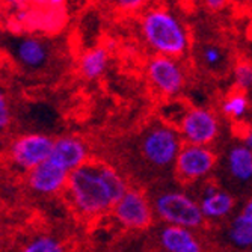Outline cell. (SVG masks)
<instances>
[{"instance_id":"6da1fadb","label":"cell","mask_w":252,"mask_h":252,"mask_svg":"<svg viewBox=\"0 0 252 252\" xmlns=\"http://www.w3.org/2000/svg\"><path fill=\"white\" fill-rule=\"evenodd\" d=\"M127 188L126 178L115 168L100 160L88 158L70 171L62 192L76 213L94 219L109 213Z\"/></svg>"},{"instance_id":"7a4b0ae2","label":"cell","mask_w":252,"mask_h":252,"mask_svg":"<svg viewBox=\"0 0 252 252\" xmlns=\"http://www.w3.org/2000/svg\"><path fill=\"white\" fill-rule=\"evenodd\" d=\"M141 33L156 55L181 58L189 50L190 38L188 29L172 11L153 8L141 18Z\"/></svg>"},{"instance_id":"3957f363","label":"cell","mask_w":252,"mask_h":252,"mask_svg":"<svg viewBox=\"0 0 252 252\" xmlns=\"http://www.w3.org/2000/svg\"><path fill=\"white\" fill-rule=\"evenodd\" d=\"M150 201L154 218L163 223L186 226L190 230H199L207 223L199 210L198 201L185 190L166 189L154 195Z\"/></svg>"},{"instance_id":"277c9868","label":"cell","mask_w":252,"mask_h":252,"mask_svg":"<svg viewBox=\"0 0 252 252\" xmlns=\"http://www.w3.org/2000/svg\"><path fill=\"white\" fill-rule=\"evenodd\" d=\"M180 131L163 124L147 130L141 139V154L144 160L156 169H171L183 147Z\"/></svg>"},{"instance_id":"5b68a950","label":"cell","mask_w":252,"mask_h":252,"mask_svg":"<svg viewBox=\"0 0 252 252\" xmlns=\"http://www.w3.org/2000/svg\"><path fill=\"white\" fill-rule=\"evenodd\" d=\"M218 163V154L209 145L183 144L174 162V174L183 185H190L207 178Z\"/></svg>"},{"instance_id":"8992f818","label":"cell","mask_w":252,"mask_h":252,"mask_svg":"<svg viewBox=\"0 0 252 252\" xmlns=\"http://www.w3.org/2000/svg\"><path fill=\"white\" fill-rule=\"evenodd\" d=\"M113 219L127 230H147L154 222L150 198L139 189L127 188L110 210Z\"/></svg>"},{"instance_id":"52a82bcc","label":"cell","mask_w":252,"mask_h":252,"mask_svg":"<svg viewBox=\"0 0 252 252\" xmlns=\"http://www.w3.org/2000/svg\"><path fill=\"white\" fill-rule=\"evenodd\" d=\"M147 76L162 95L175 97L186 86V74L177 58L156 55L148 61Z\"/></svg>"},{"instance_id":"ba28073f","label":"cell","mask_w":252,"mask_h":252,"mask_svg":"<svg viewBox=\"0 0 252 252\" xmlns=\"http://www.w3.org/2000/svg\"><path fill=\"white\" fill-rule=\"evenodd\" d=\"M55 139L44 133L21 134L9 145V158L21 171H31L50 156Z\"/></svg>"},{"instance_id":"9c48e42d","label":"cell","mask_w":252,"mask_h":252,"mask_svg":"<svg viewBox=\"0 0 252 252\" xmlns=\"http://www.w3.org/2000/svg\"><path fill=\"white\" fill-rule=\"evenodd\" d=\"M219 120L210 109L192 107L180 123V136L185 144L210 145L219 136Z\"/></svg>"},{"instance_id":"30bf717a","label":"cell","mask_w":252,"mask_h":252,"mask_svg":"<svg viewBox=\"0 0 252 252\" xmlns=\"http://www.w3.org/2000/svg\"><path fill=\"white\" fill-rule=\"evenodd\" d=\"M236 196L230 190L223 189L215 181H204L202 190L199 192L198 205L205 222L223 220L230 218L236 209Z\"/></svg>"},{"instance_id":"8fae6325","label":"cell","mask_w":252,"mask_h":252,"mask_svg":"<svg viewBox=\"0 0 252 252\" xmlns=\"http://www.w3.org/2000/svg\"><path fill=\"white\" fill-rule=\"evenodd\" d=\"M68 171L45 158L44 162L28 171V186L39 195H58L63 190Z\"/></svg>"},{"instance_id":"7c38bea8","label":"cell","mask_w":252,"mask_h":252,"mask_svg":"<svg viewBox=\"0 0 252 252\" xmlns=\"http://www.w3.org/2000/svg\"><path fill=\"white\" fill-rule=\"evenodd\" d=\"M47 158L70 172L89 158V148L77 136H62L55 139Z\"/></svg>"},{"instance_id":"4fadbf2b","label":"cell","mask_w":252,"mask_h":252,"mask_svg":"<svg viewBox=\"0 0 252 252\" xmlns=\"http://www.w3.org/2000/svg\"><path fill=\"white\" fill-rule=\"evenodd\" d=\"M15 61L26 70L38 71L50 61V45L36 36L17 38L12 47Z\"/></svg>"},{"instance_id":"5bb4252c","label":"cell","mask_w":252,"mask_h":252,"mask_svg":"<svg viewBox=\"0 0 252 252\" xmlns=\"http://www.w3.org/2000/svg\"><path fill=\"white\" fill-rule=\"evenodd\" d=\"M157 243L166 252H201L204 249L193 230L172 223H163L162 228H158Z\"/></svg>"},{"instance_id":"9a60e30c","label":"cell","mask_w":252,"mask_h":252,"mask_svg":"<svg viewBox=\"0 0 252 252\" xmlns=\"http://www.w3.org/2000/svg\"><path fill=\"white\" fill-rule=\"evenodd\" d=\"M226 240L236 249L252 248V201L248 199L242 210L231 219L225 233Z\"/></svg>"},{"instance_id":"2e32d148","label":"cell","mask_w":252,"mask_h":252,"mask_svg":"<svg viewBox=\"0 0 252 252\" xmlns=\"http://www.w3.org/2000/svg\"><path fill=\"white\" fill-rule=\"evenodd\" d=\"M226 171L230 177L240 183V185H249L252 180V150L245 147L243 144L233 145L226 153L225 157Z\"/></svg>"},{"instance_id":"e0dca14e","label":"cell","mask_w":252,"mask_h":252,"mask_svg":"<svg viewBox=\"0 0 252 252\" xmlns=\"http://www.w3.org/2000/svg\"><path fill=\"white\" fill-rule=\"evenodd\" d=\"M109 66V50L103 45L94 47L83 53L79 61V71L80 76L89 82L98 80L104 76Z\"/></svg>"},{"instance_id":"ac0fdd59","label":"cell","mask_w":252,"mask_h":252,"mask_svg":"<svg viewBox=\"0 0 252 252\" xmlns=\"http://www.w3.org/2000/svg\"><path fill=\"white\" fill-rule=\"evenodd\" d=\"M249 112V97L248 93L242 89H236L228 95L222 103V113L230 120L240 121Z\"/></svg>"},{"instance_id":"d6986e66","label":"cell","mask_w":252,"mask_h":252,"mask_svg":"<svg viewBox=\"0 0 252 252\" xmlns=\"http://www.w3.org/2000/svg\"><path fill=\"white\" fill-rule=\"evenodd\" d=\"M63 249L62 242L53 236H36L23 248L26 252H62Z\"/></svg>"},{"instance_id":"ffe728a7","label":"cell","mask_w":252,"mask_h":252,"mask_svg":"<svg viewBox=\"0 0 252 252\" xmlns=\"http://www.w3.org/2000/svg\"><path fill=\"white\" fill-rule=\"evenodd\" d=\"M234 80L239 89L251 93L252 88V68L249 62H239L234 68Z\"/></svg>"},{"instance_id":"44dd1931","label":"cell","mask_w":252,"mask_h":252,"mask_svg":"<svg viewBox=\"0 0 252 252\" xmlns=\"http://www.w3.org/2000/svg\"><path fill=\"white\" fill-rule=\"evenodd\" d=\"M11 123H12V109L6 93L0 86V133L6 131Z\"/></svg>"},{"instance_id":"7402d4cb","label":"cell","mask_w":252,"mask_h":252,"mask_svg":"<svg viewBox=\"0 0 252 252\" xmlns=\"http://www.w3.org/2000/svg\"><path fill=\"white\" fill-rule=\"evenodd\" d=\"M202 62L207 66H219L223 62V53L216 45H205L202 49Z\"/></svg>"},{"instance_id":"603a6c76","label":"cell","mask_w":252,"mask_h":252,"mask_svg":"<svg viewBox=\"0 0 252 252\" xmlns=\"http://www.w3.org/2000/svg\"><path fill=\"white\" fill-rule=\"evenodd\" d=\"M147 3V0H112V5L123 12H137Z\"/></svg>"},{"instance_id":"cb8c5ba5","label":"cell","mask_w":252,"mask_h":252,"mask_svg":"<svg viewBox=\"0 0 252 252\" xmlns=\"http://www.w3.org/2000/svg\"><path fill=\"white\" fill-rule=\"evenodd\" d=\"M28 2V0H26ZM32 2L38 6H44V8H53V9H62L65 8L66 0H32Z\"/></svg>"},{"instance_id":"d4e9b609","label":"cell","mask_w":252,"mask_h":252,"mask_svg":"<svg viewBox=\"0 0 252 252\" xmlns=\"http://www.w3.org/2000/svg\"><path fill=\"white\" fill-rule=\"evenodd\" d=\"M204 3L212 11H220L226 6L228 0H204Z\"/></svg>"},{"instance_id":"484cf974","label":"cell","mask_w":252,"mask_h":252,"mask_svg":"<svg viewBox=\"0 0 252 252\" xmlns=\"http://www.w3.org/2000/svg\"><path fill=\"white\" fill-rule=\"evenodd\" d=\"M243 145L252 150V133H251V131H248L246 136L243 137Z\"/></svg>"},{"instance_id":"4316f807","label":"cell","mask_w":252,"mask_h":252,"mask_svg":"<svg viewBox=\"0 0 252 252\" xmlns=\"http://www.w3.org/2000/svg\"><path fill=\"white\" fill-rule=\"evenodd\" d=\"M5 5H9V6H17L20 3H25L26 0H3Z\"/></svg>"},{"instance_id":"83f0119b","label":"cell","mask_w":252,"mask_h":252,"mask_svg":"<svg viewBox=\"0 0 252 252\" xmlns=\"http://www.w3.org/2000/svg\"><path fill=\"white\" fill-rule=\"evenodd\" d=\"M0 58H2V49H0Z\"/></svg>"},{"instance_id":"f1b7e54d","label":"cell","mask_w":252,"mask_h":252,"mask_svg":"<svg viewBox=\"0 0 252 252\" xmlns=\"http://www.w3.org/2000/svg\"><path fill=\"white\" fill-rule=\"evenodd\" d=\"M0 21H2V18H0Z\"/></svg>"}]
</instances>
